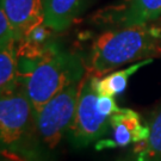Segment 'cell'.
<instances>
[{
	"label": "cell",
	"mask_w": 161,
	"mask_h": 161,
	"mask_svg": "<svg viewBox=\"0 0 161 161\" xmlns=\"http://www.w3.org/2000/svg\"><path fill=\"white\" fill-rule=\"evenodd\" d=\"M161 56V25L148 23L105 29L94 38L87 58L86 70L104 76L130 62Z\"/></svg>",
	"instance_id": "obj_1"
},
{
	"label": "cell",
	"mask_w": 161,
	"mask_h": 161,
	"mask_svg": "<svg viewBox=\"0 0 161 161\" xmlns=\"http://www.w3.org/2000/svg\"><path fill=\"white\" fill-rule=\"evenodd\" d=\"M86 66L78 55L60 49L55 43L24 78V87L37 112L44 104L72 82L80 81L86 74Z\"/></svg>",
	"instance_id": "obj_2"
},
{
	"label": "cell",
	"mask_w": 161,
	"mask_h": 161,
	"mask_svg": "<svg viewBox=\"0 0 161 161\" xmlns=\"http://www.w3.org/2000/svg\"><path fill=\"white\" fill-rule=\"evenodd\" d=\"M81 80L64 87L36 112V129L50 149L56 148L73 125Z\"/></svg>",
	"instance_id": "obj_3"
},
{
	"label": "cell",
	"mask_w": 161,
	"mask_h": 161,
	"mask_svg": "<svg viewBox=\"0 0 161 161\" xmlns=\"http://www.w3.org/2000/svg\"><path fill=\"white\" fill-rule=\"evenodd\" d=\"M97 78L88 72L82 78L75 118L68 132L74 144L80 147H85L92 141L102 138L108 131V128L111 127V117L104 116L98 109L99 94L96 88Z\"/></svg>",
	"instance_id": "obj_4"
},
{
	"label": "cell",
	"mask_w": 161,
	"mask_h": 161,
	"mask_svg": "<svg viewBox=\"0 0 161 161\" xmlns=\"http://www.w3.org/2000/svg\"><path fill=\"white\" fill-rule=\"evenodd\" d=\"M36 127V111L23 86L0 98V137L3 144L23 140Z\"/></svg>",
	"instance_id": "obj_5"
},
{
	"label": "cell",
	"mask_w": 161,
	"mask_h": 161,
	"mask_svg": "<svg viewBox=\"0 0 161 161\" xmlns=\"http://www.w3.org/2000/svg\"><path fill=\"white\" fill-rule=\"evenodd\" d=\"M161 18V0H119L98 11L93 22L112 29L153 23Z\"/></svg>",
	"instance_id": "obj_6"
},
{
	"label": "cell",
	"mask_w": 161,
	"mask_h": 161,
	"mask_svg": "<svg viewBox=\"0 0 161 161\" xmlns=\"http://www.w3.org/2000/svg\"><path fill=\"white\" fill-rule=\"evenodd\" d=\"M4 10L20 41L29 31L44 23V0H1Z\"/></svg>",
	"instance_id": "obj_7"
},
{
	"label": "cell",
	"mask_w": 161,
	"mask_h": 161,
	"mask_svg": "<svg viewBox=\"0 0 161 161\" xmlns=\"http://www.w3.org/2000/svg\"><path fill=\"white\" fill-rule=\"evenodd\" d=\"M91 0H44V24L61 32L74 23Z\"/></svg>",
	"instance_id": "obj_8"
},
{
	"label": "cell",
	"mask_w": 161,
	"mask_h": 161,
	"mask_svg": "<svg viewBox=\"0 0 161 161\" xmlns=\"http://www.w3.org/2000/svg\"><path fill=\"white\" fill-rule=\"evenodd\" d=\"M148 137L137 142L134 152L138 161H161V103L158 105L149 117Z\"/></svg>",
	"instance_id": "obj_9"
},
{
	"label": "cell",
	"mask_w": 161,
	"mask_h": 161,
	"mask_svg": "<svg viewBox=\"0 0 161 161\" xmlns=\"http://www.w3.org/2000/svg\"><path fill=\"white\" fill-rule=\"evenodd\" d=\"M154 58H146L142 61L135 62L134 64L129 66L124 69H119L112 73L104 75L102 78H97L96 81V88L98 94L100 96H109V97H116L117 94H121L125 91L128 86V80L134 73H136L138 69L152 64Z\"/></svg>",
	"instance_id": "obj_10"
},
{
	"label": "cell",
	"mask_w": 161,
	"mask_h": 161,
	"mask_svg": "<svg viewBox=\"0 0 161 161\" xmlns=\"http://www.w3.org/2000/svg\"><path fill=\"white\" fill-rule=\"evenodd\" d=\"M19 86L18 58L14 43L1 48L0 52V92H12Z\"/></svg>",
	"instance_id": "obj_11"
},
{
	"label": "cell",
	"mask_w": 161,
	"mask_h": 161,
	"mask_svg": "<svg viewBox=\"0 0 161 161\" xmlns=\"http://www.w3.org/2000/svg\"><path fill=\"white\" fill-rule=\"evenodd\" d=\"M18 42V36L4 10L0 8V47L11 46Z\"/></svg>",
	"instance_id": "obj_12"
},
{
	"label": "cell",
	"mask_w": 161,
	"mask_h": 161,
	"mask_svg": "<svg viewBox=\"0 0 161 161\" xmlns=\"http://www.w3.org/2000/svg\"><path fill=\"white\" fill-rule=\"evenodd\" d=\"M98 109L99 111L106 117H111L115 112L118 111V106L116 104L114 97H109V96H100L98 97Z\"/></svg>",
	"instance_id": "obj_13"
},
{
	"label": "cell",
	"mask_w": 161,
	"mask_h": 161,
	"mask_svg": "<svg viewBox=\"0 0 161 161\" xmlns=\"http://www.w3.org/2000/svg\"><path fill=\"white\" fill-rule=\"evenodd\" d=\"M0 161H26L23 156L18 155L17 153L8 149H1L0 153Z\"/></svg>",
	"instance_id": "obj_14"
},
{
	"label": "cell",
	"mask_w": 161,
	"mask_h": 161,
	"mask_svg": "<svg viewBox=\"0 0 161 161\" xmlns=\"http://www.w3.org/2000/svg\"><path fill=\"white\" fill-rule=\"evenodd\" d=\"M160 25H161V22H160Z\"/></svg>",
	"instance_id": "obj_15"
}]
</instances>
